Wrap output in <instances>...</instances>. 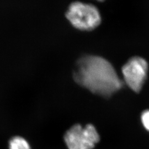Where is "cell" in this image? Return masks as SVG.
<instances>
[{
  "label": "cell",
  "instance_id": "obj_6",
  "mask_svg": "<svg viewBox=\"0 0 149 149\" xmlns=\"http://www.w3.org/2000/svg\"><path fill=\"white\" fill-rule=\"evenodd\" d=\"M141 121L144 127L149 131V110L143 113L141 115Z\"/></svg>",
  "mask_w": 149,
  "mask_h": 149
},
{
  "label": "cell",
  "instance_id": "obj_1",
  "mask_svg": "<svg viewBox=\"0 0 149 149\" xmlns=\"http://www.w3.org/2000/svg\"><path fill=\"white\" fill-rule=\"evenodd\" d=\"M74 79L79 85L104 97L112 96L123 85L112 64L102 57L94 55H86L77 61Z\"/></svg>",
  "mask_w": 149,
  "mask_h": 149
},
{
  "label": "cell",
  "instance_id": "obj_2",
  "mask_svg": "<svg viewBox=\"0 0 149 149\" xmlns=\"http://www.w3.org/2000/svg\"><path fill=\"white\" fill-rule=\"evenodd\" d=\"M66 16L75 28L82 31L92 30L101 21L100 12L95 6L80 2L71 3Z\"/></svg>",
  "mask_w": 149,
  "mask_h": 149
},
{
  "label": "cell",
  "instance_id": "obj_3",
  "mask_svg": "<svg viewBox=\"0 0 149 149\" xmlns=\"http://www.w3.org/2000/svg\"><path fill=\"white\" fill-rule=\"evenodd\" d=\"M100 139L96 128L92 124L85 127L75 124L64 135V140L69 149H93Z\"/></svg>",
  "mask_w": 149,
  "mask_h": 149
},
{
  "label": "cell",
  "instance_id": "obj_4",
  "mask_svg": "<svg viewBox=\"0 0 149 149\" xmlns=\"http://www.w3.org/2000/svg\"><path fill=\"white\" fill-rule=\"evenodd\" d=\"M148 64L145 59L135 56L128 60L122 68V73L127 85L134 92L141 90L146 79Z\"/></svg>",
  "mask_w": 149,
  "mask_h": 149
},
{
  "label": "cell",
  "instance_id": "obj_5",
  "mask_svg": "<svg viewBox=\"0 0 149 149\" xmlns=\"http://www.w3.org/2000/svg\"><path fill=\"white\" fill-rule=\"evenodd\" d=\"M9 148L10 149H31L27 141L20 136L11 139L9 142Z\"/></svg>",
  "mask_w": 149,
  "mask_h": 149
}]
</instances>
